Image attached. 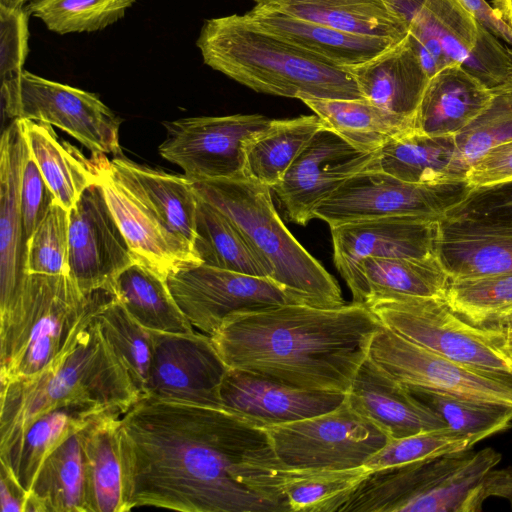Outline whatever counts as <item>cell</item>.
Listing matches in <instances>:
<instances>
[{
    "label": "cell",
    "mask_w": 512,
    "mask_h": 512,
    "mask_svg": "<svg viewBox=\"0 0 512 512\" xmlns=\"http://www.w3.org/2000/svg\"><path fill=\"white\" fill-rule=\"evenodd\" d=\"M369 168L415 184L465 181L455 137L431 136L412 130L388 141Z\"/></svg>",
    "instance_id": "f1b7e54d"
},
{
    "label": "cell",
    "mask_w": 512,
    "mask_h": 512,
    "mask_svg": "<svg viewBox=\"0 0 512 512\" xmlns=\"http://www.w3.org/2000/svg\"><path fill=\"white\" fill-rule=\"evenodd\" d=\"M383 326L449 360L512 377V358L499 346L500 330L472 326L444 298L398 297L367 305Z\"/></svg>",
    "instance_id": "ba28073f"
},
{
    "label": "cell",
    "mask_w": 512,
    "mask_h": 512,
    "mask_svg": "<svg viewBox=\"0 0 512 512\" xmlns=\"http://www.w3.org/2000/svg\"><path fill=\"white\" fill-rule=\"evenodd\" d=\"M323 122L352 146L379 151L388 141L415 130V119L388 112L366 99H303Z\"/></svg>",
    "instance_id": "1f68e13d"
},
{
    "label": "cell",
    "mask_w": 512,
    "mask_h": 512,
    "mask_svg": "<svg viewBox=\"0 0 512 512\" xmlns=\"http://www.w3.org/2000/svg\"><path fill=\"white\" fill-rule=\"evenodd\" d=\"M196 44L206 65L257 92L301 101L365 99L346 67L267 31L245 14L206 20Z\"/></svg>",
    "instance_id": "3957f363"
},
{
    "label": "cell",
    "mask_w": 512,
    "mask_h": 512,
    "mask_svg": "<svg viewBox=\"0 0 512 512\" xmlns=\"http://www.w3.org/2000/svg\"><path fill=\"white\" fill-rule=\"evenodd\" d=\"M28 12L25 7L0 8V79L19 81L28 53Z\"/></svg>",
    "instance_id": "7dc6e473"
},
{
    "label": "cell",
    "mask_w": 512,
    "mask_h": 512,
    "mask_svg": "<svg viewBox=\"0 0 512 512\" xmlns=\"http://www.w3.org/2000/svg\"><path fill=\"white\" fill-rule=\"evenodd\" d=\"M136 0H32L25 9L53 32H95L123 18Z\"/></svg>",
    "instance_id": "7bdbcfd3"
},
{
    "label": "cell",
    "mask_w": 512,
    "mask_h": 512,
    "mask_svg": "<svg viewBox=\"0 0 512 512\" xmlns=\"http://www.w3.org/2000/svg\"><path fill=\"white\" fill-rule=\"evenodd\" d=\"M94 319L144 396L155 331L138 323L115 295L100 307Z\"/></svg>",
    "instance_id": "b9f144b4"
},
{
    "label": "cell",
    "mask_w": 512,
    "mask_h": 512,
    "mask_svg": "<svg viewBox=\"0 0 512 512\" xmlns=\"http://www.w3.org/2000/svg\"><path fill=\"white\" fill-rule=\"evenodd\" d=\"M449 216L512 224V180L474 188Z\"/></svg>",
    "instance_id": "681fc988"
},
{
    "label": "cell",
    "mask_w": 512,
    "mask_h": 512,
    "mask_svg": "<svg viewBox=\"0 0 512 512\" xmlns=\"http://www.w3.org/2000/svg\"><path fill=\"white\" fill-rule=\"evenodd\" d=\"M79 432L62 443L43 462L29 490L25 512H88L85 463Z\"/></svg>",
    "instance_id": "8d00e7d4"
},
{
    "label": "cell",
    "mask_w": 512,
    "mask_h": 512,
    "mask_svg": "<svg viewBox=\"0 0 512 512\" xmlns=\"http://www.w3.org/2000/svg\"><path fill=\"white\" fill-rule=\"evenodd\" d=\"M466 181L473 188L512 180V138L488 149L469 167Z\"/></svg>",
    "instance_id": "f907efd6"
},
{
    "label": "cell",
    "mask_w": 512,
    "mask_h": 512,
    "mask_svg": "<svg viewBox=\"0 0 512 512\" xmlns=\"http://www.w3.org/2000/svg\"><path fill=\"white\" fill-rule=\"evenodd\" d=\"M20 121L29 152L55 200L70 211L81 194L98 182L96 161L60 141L52 125L30 119Z\"/></svg>",
    "instance_id": "f546056e"
},
{
    "label": "cell",
    "mask_w": 512,
    "mask_h": 512,
    "mask_svg": "<svg viewBox=\"0 0 512 512\" xmlns=\"http://www.w3.org/2000/svg\"><path fill=\"white\" fill-rule=\"evenodd\" d=\"M272 119L260 114L188 117L164 122L160 155L191 182L244 177V145Z\"/></svg>",
    "instance_id": "4fadbf2b"
},
{
    "label": "cell",
    "mask_w": 512,
    "mask_h": 512,
    "mask_svg": "<svg viewBox=\"0 0 512 512\" xmlns=\"http://www.w3.org/2000/svg\"><path fill=\"white\" fill-rule=\"evenodd\" d=\"M109 290L147 329L173 334L196 331L173 298L166 277L141 261L120 272Z\"/></svg>",
    "instance_id": "d6a6232c"
},
{
    "label": "cell",
    "mask_w": 512,
    "mask_h": 512,
    "mask_svg": "<svg viewBox=\"0 0 512 512\" xmlns=\"http://www.w3.org/2000/svg\"><path fill=\"white\" fill-rule=\"evenodd\" d=\"M475 19L494 36L512 47V30L498 17L486 0H461Z\"/></svg>",
    "instance_id": "f5cc1de1"
},
{
    "label": "cell",
    "mask_w": 512,
    "mask_h": 512,
    "mask_svg": "<svg viewBox=\"0 0 512 512\" xmlns=\"http://www.w3.org/2000/svg\"><path fill=\"white\" fill-rule=\"evenodd\" d=\"M20 201L23 229L28 242L55 201V197L31 156L28 146L22 169Z\"/></svg>",
    "instance_id": "c3c4849f"
},
{
    "label": "cell",
    "mask_w": 512,
    "mask_h": 512,
    "mask_svg": "<svg viewBox=\"0 0 512 512\" xmlns=\"http://www.w3.org/2000/svg\"><path fill=\"white\" fill-rule=\"evenodd\" d=\"M498 17L512 30V0H492Z\"/></svg>",
    "instance_id": "db71d44e"
},
{
    "label": "cell",
    "mask_w": 512,
    "mask_h": 512,
    "mask_svg": "<svg viewBox=\"0 0 512 512\" xmlns=\"http://www.w3.org/2000/svg\"><path fill=\"white\" fill-rule=\"evenodd\" d=\"M471 449L468 441L448 427L389 439L365 466L371 471L415 463L448 453Z\"/></svg>",
    "instance_id": "bcb514c9"
},
{
    "label": "cell",
    "mask_w": 512,
    "mask_h": 512,
    "mask_svg": "<svg viewBox=\"0 0 512 512\" xmlns=\"http://www.w3.org/2000/svg\"><path fill=\"white\" fill-rule=\"evenodd\" d=\"M120 413L104 414L80 430L88 512H125L129 504L120 440Z\"/></svg>",
    "instance_id": "83f0119b"
},
{
    "label": "cell",
    "mask_w": 512,
    "mask_h": 512,
    "mask_svg": "<svg viewBox=\"0 0 512 512\" xmlns=\"http://www.w3.org/2000/svg\"><path fill=\"white\" fill-rule=\"evenodd\" d=\"M382 323L364 304H282L228 316L211 340L228 368L346 393Z\"/></svg>",
    "instance_id": "7a4b0ae2"
},
{
    "label": "cell",
    "mask_w": 512,
    "mask_h": 512,
    "mask_svg": "<svg viewBox=\"0 0 512 512\" xmlns=\"http://www.w3.org/2000/svg\"><path fill=\"white\" fill-rule=\"evenodd\" d=\"M419 401L436 412L446 426L465 438L470 448L512 426V407L405 385Z\"/></svg>",
    "instance_id": "ab89813d"
},
{
    "label": "cell",
    "mask_w": 512,
    "mask_h": 512,
    "mask_svg": "<svg viewBox=\"0 0 512 512\" xmlns=\"http://www.w3.org/2000/svg\"><path fill=\"white\" fill-rule=\"evenodd\" d=\"M346 68L366 100L393 114L415 119L430 78L408 36L377 57Z\"/></svg>",
    "instance_id": "4316f807"
},
{
    "label": "cell",
    "mask_w": 512,
    "mask_h": 512,
    "mask_svg": "<svg viewBox=\"0 0 512 512\" xmlns=\"http://www.w3.org/2000/svg\"><path fill=\"white\" fill-rule=\"evenodd\" d=\"M112 412L119 413L96 404H72L53 409L37 418L20 445L0 460L11 466L29 492L40 467L54 450L94 419Z\"/></svg>",
    "instance_id": "836d02e7"
},
{
    "label": "cell",
    "mask_w": 512,
    "mask_h": 512,
    "mask_svg": "<svg viewBox=\"0 0 512 512\" xmlns=\"http://www.w3.org/2000/svg\"><path fill=\"white\" fill-rule=\"evenodd\" d=\"M192 250L199 264L268 278L261 260L238 227L199 196Z\"/></svg>",
    "instance_id": "74e56055"
},
{
    "label": "cell",
    "mask_w": 512,
    "mask_h": 512,
    "mask_svg": "<svg viewBox=\"0 0 512 512\" xmlns=\"http://www.w3.org/2000/svg\"><path fill=\"white\" fill-rule=\"evenodd\" d=\"M108 206L135 258L167 278L188 264H199L190 246L168 231L110 175L105 154L92 155Z\"/></svg>",
    "instance_id": "7402d4cb"
},
{
    "label": "cell",
    "mask_w": 512,
    "mask_h": 512,
    "mask_svg": "<svg viewBox=\"0 0 512 512\" xmlns=\"http://www.w3.org/2000/svg\"><path fill=\"white\" fill-rule=\"evenodd\" d=\"M26 150L21 121L13 119L0 144V315L17 301L28 274L20 201Z\"/></svg>",
    "instance_id": "ffe728a7"
},
{
    "label": "cell",
    "mask_w": 512,
    "mask_h": 512,
    "mask_svg": "<svg viewBox=\"0 0 512 512\" xmlns=\"http://www.w3.org/2000/svg\"><path fill=\"white\" fill-rule=\"evenodd\" d=\"M358 271L369 303L398 297L444 298L449 276L437 257H367Z\"/></svg>",
    "instance_id": "d590c367"
},
{
    "label": "cell",
    "mask_w": 512,
    "mask_h": 512,
    "mask_svg": "<svg viewBox=\"0 0 512 512\" xmlns=\"http://www.w3.org/2000/svg\"><path fill=\"white\" fill-rule=\"evenodd\" d=\"M0 458L41 415L72 404L125 413L142 396L127 367L92 318L77 343L40 372L0 382Z\"/></svg>",
    "instance_id": "277c9868"
},
{
    "label": "cell",
    "mask_w": 512,
    "mask_h": 512,
    "mask_svg": "<svg viewBox=\"0 0 512 512\" xmlns=\"http://www.w3.org/2000/svg\"><path fill=\"white\" fill-rule=\"evenodd\" d=\"M441 220L423 216H393L330 227L334 264L349 286L353 302L366 305L358 265L367 257H437Z\"/></svg>",
    "instance_id": "2e32d148"
},
{
    "label": "cell",
    "mask_w": 512,
    "mask_h": 512,
    "mask_svg": "<svg viewBox=\"0 0 512 512\" xmlns=\"http://www.w3.org/2000/svg\"><path fill=\"white\" fill-rule=\"evenodd\" d=\"M468 182L415 184L368 168L347 179L315 210L330 227L367 219L423 216L443 220L473 191Z\"/></svg>",
    "instance_id": "9c48e42d"
},
{
    "label": "cell",
    "mask_w": 512,
    "mask_h": 512,
    "mask_svg": "<svg viewBox=\"0 0 512 512\" xmlns=\"http://www.w3.org/2000/svg\"><path fill=\"white\" fill-rule=\"evenodd\" d=\"M444 300L472 326L502 330L512 323V272L450 279Z\"/></svg>",
    "instance_id": "f35d334b"
},
{
    "label": "cell",
    "mask_w": 512,
    "mask_h": 512,
    "mask_svg": "<svg viewBox=\"0 0 512 512\" xmlns=\"http://www.w3.org/2000/svg\"><path fill=\"white\" fill-rule=\"evenodd\" d=\"M257 4H273L276 0H254Z\"/></svg>",
    "instance_id": "6f0895ef"
},
{
    "label": "cell",
    "mask_w": 512,
    "mask_h": 512,
    "mask_svg": "<svg viewBox=\"0 0 512 512\" xmlns=\"http://www.w3.org/2000/svg\"><path fill=\"white\" fill-rule=\"evenodd\" d=\"M509 50L512 59V47ZM491 89L487 109L455 137L460 160L468 169L488 149L512 138V62L506 81Z\"/></svg>",
    "instance_id": "ee69618b"
},
{
    "label": "cell",
    "mask_w": 512,
    "mask_h": 512,
    "mask_svg": "<svg viewBox=\"0 0 512 512\" xmlns=\"http://www.w3.org/2000/svg\"><path fill=\"white\" fill-rule=\"evenodd\" d=\"M166 281L191 325L208 336H212L228 316L238 312L282 304L316 305L270 278L203 264L184 265L170 272Z\"/></svg>",
    "instance_id": "7c38bea8"
},
{
    "label": "cell",
    "mask_w": 512,
    "mask_h": 512,
    "mask_svg": "<svg viewBox=\"0 0 512 512\" xmlns=\"http://www.w3.org/2000/svg\"><path fill=\"white\" fill-rule=\"evenodd\" d=\"M107 169L168 231L192 249L198 196L189 179L121 157L108 160Z\"/></svg>",
    "instance_id": "cb8c5ba5"
},
{
    "label": "cell",
    "mask_w": 512,
    "mask_h": 512,
    "mask_svg": "<svg viewBox=\"0 0 512 512\" xmlns=\"http://www.w3.org/2000/svg\"><path fill=\"white\" fill-rule=\"evenodd\" d=\"M436 252L450 279L511 273L512 224L448 216Z\"/></svg>",
    "instance_id": "603a6c76"
},
{
    "label": "cell",
    "mask_w": 512,
    "mask_h": 512,
    "mask_svg": "<svg viewBox=\"0 0 512 512\" xmlns=\"http://www.w3.org/2000/svg\"><path fill=\"white\" fill-rule=\"evenodd\" d=\"M378 153L358 149L322 127L272 187L287 220L306 225L317 207L347 179L368 169Z\"/></svg>",
    "instance_id": "9a60e30c"
},
{
    "label": "cell",
    "mask_w": 512,
    "mask_h": 512,
    "mask_svg": "<svg viewBox=\"0 0 512 512\" xmlns=\"http://www.w3.org/2000/svg\"><path fill=\"white\" fill-rule=\"evenodd\" d=\"M242 232L268 278L318 306L344 305L335 278L295 239L276 212L272 189L245 177L192 182Z\"/></svg>",
    "instance_id": "52a82bcc"
},
{
    "label": "cell",
    "mask_w": 512,
    "mask_h": 512,
    "mask_svg": "<svg viewBox=\"0 0 512 512\" xmlns=\"http://www.w3.org/2000/svg\"><path fill=\"white\" fill-rule=\"evenodd\" d=\"M28 494L11 466L0 460V511L25 512Z\"/></svg>",
    "instance_id": "816d5d0a"
},
{
    "label": "cell",
    "mask_w": 512,
    "mask_h": 512,
    "mask_svg": "<svg viewBox=\"0 0 512 512\" xmlns=\"http://www.w3.org/2000/svg\"><path fill=\"white\" fill-rule=\"evenodd\" d=\"M346 402L391 439L447 427L436 412L417 400L369 354L346 392Z\"/></svg>",
    "instance_id": "44dd1931"
},
{
    "label": "cell",
    "mask_w": 512,
    "mask_h": 512,
    "mask_svg": "<svg viewBox=\"0 0 512 512\" xmlns=\"http://www.w3.org/2000/svg\"><path fill=\"white\" fill-rule=\"evenodd\" d=\"M224 408L260 427L317 416L337 409L346 393L307 390L228 368L220 388Z\"/></svg>",
    "instance_id": "d6986e66"
},
{
    "label": "cell",
    "mask_w": 512,
    "mask_h": 512,
    "mask_svg": "<svg viewBox=\"0 0 512 512\" xmlns=\"http://www.w3.org/2000/svg\"><path fill=\"white\" fill-rule=\"evenodd\" d=\"M114 294H84L69 275L27 274L21 294L0 315V382L34 375L67 353Z\"/></svg>",
    "instance_id": "8992f818"
},
{
    "label": "cell",
    "mask_w": 512,
    "mask_h": 512,
    "mask_svg": "<svg viewBox=\"0 0 512 512\" xmlns=\"http://www.w3.org/2000/svg\"><path fill=\"white\" fill-rule=\"evenodd\" d=\"M492 89L459 64L433 75L415 115V130L431 136L456 137L489 106Z\"/></svg>",
    "instance_id": "d4e9b609"
},
{
    "label": "cell",
    "mask_w": 512,
    "mask_h": 512,
    "mask_svg": "<svg viewBox=\"0 0 512 512\" xmlns=\"http://www.w3.org/2000/svg\"><path fill=\"white\" fill-rule=\"evenodd\" d=\"M227 370L210 336L155 331L144 396L223 407L220 388Z\"/></svg>",
    "instance_id": "e0dca14e"
},
{
    "label": "cell",
    "mask_w": 512,
    "mask_h": 512,
    "mask_svg": "<svg viewBox=\"0 0 512 512\" xmlns=\"http://www.w3.org/2000/svg\"><path fill=\"white\" fill-rule=\"evenodd\" d=\"M32 0H0V8L7 10H15L23 8L24 4Z\"/></svg>",
    "instance_id": "9f6ffc18"
},
{
    "label": "cell",
    "mask_w": 512,
    "mask_h": 512,
    "mask_svg": "<svg viewBox=\"0 0 512 512\" xmlns=\"http://www.w3.org/2000/svg\"><path fill=\"white\" fill-rule=\"evenodd\" d=\"M369 356L404 385L512 407V377L485 373L449 360L382 326Z\"/></svg>",
    "instance_id": "5bb4252c"
},
{
    "label": "cell",
    "mask_w": 512,
    "mask_h": 512,
    "mask_svg": "<svg viewBox=\"0 0 512 512\" xmlns=\"http://www.w3.org/2000/svg\"><path fill=\"white\" fill-rule=\"evenodd\" d=\"M3 118L30 119L56 126L92 155L121 152V119L99 97L24 70L15 91H0Z\"/></svg>",
    "instance_id": "8fae6325"
},
{
    "label": "cell",
    "mask_w": 512,
    "mask_h": 512,
    "mask_svg": "<svg viewBox=\"0 0 512 512\" xmlns=\"http://www.w3.org/2000/svg\"><path fill=\"white\" fill-rule=\"evenodd\" d=\"M245 15L267 31L340 67L365 63L399 44L298 18L271 4H257Z\"/></svg>",
    "instance_id": "484cf974"
},
{
    "label": "cell",
    "mask_w": 512,
    "mask_h": 512,
    "mask_svg": "<svg viewBox=\"0 0 512 512\" xmlns=\"http://www.w3.org/2000/svg\"><path fill=\"white\" fill-rule=\"evenodd\" d=\"M365 465L352 469H287L283 492L291 512H339L371 473Z\"/></svg>",
    "instance_id": "60d3db41"
},
{
    "label": "cell",
    "mask_w": 512,
    "mask_h": 512,
    "mask_svg": "<svg viewBox=\"0 0 512 512\" xmlns=\"http://www.w3.org/2000/svg\"><path fill=\"white\" fill-rule=\"evenodd\" d=\"M499 346L512 358V323L500 330Z\"/></svg>",
    "instance_id": "11a10c76"
},
{
    "label": "cell",
    "mask_w": 512,
    "mask_h": 512,
    "mask_svg": "<svg viewBox=\"0 0 512 512\" xmlns=\"http://www.w3.org/2000/svg\"><path fill=\"white\" fill-rule=\"evenodd\" d=\"M322 127L324 124L316 114L271 120L245 142L244 177L272 189Z\"/></svg>",
    "instance_id": "e575fe53"
},
{
    "label": "cell",
    "mask_w": 512,
    "mask_h": 512,
    "mask_svg": "<svg viewBox=\"0 0 512 512\" xmlns=\"http://www.w3.org/2000/svg\"><path fill=\"white\" fill-rule=\"evenodd\" d=\"M69 211L56 200L27 242L28 274L68 275Z\"/></svg>",
    "instance_id": "f6af8a7d"
},
{
    "label": "cell",
    "mask_w": 512,
    "mask_h": 512,
    "mask_svg": "<svg viewBox=\"0 0 512 512\" xmlns=\"http://www.w3.org/2000/svg\"><path fill=\"white\" fill-rule=\"evenodd\" d=\"M120 440L131 509L291 512L268 433L224 407L143 396Z\"/></svg>",
    "instance_id": "6da1fadb"
},
{
    "label": "cell",
    "mask_w": 512,
    "mask_h": 512,
    "mask_svg": "<svg viewBox=\"0 0 512 512\" xmlns=\"http://www.w3.org/2000/svg\"><path fill=\"white\" fill-rule=\"evenodd\" d=\"M281 11L347 33L400 43L409 34L406 21L386 0H276Z\"/></svg>",
    "instance_id": "4dcf8cb0"
},
{
    "label": "cell",
    "mask_w": 512,
    "mask_h": 512,
    "mask_svg": "<svg viewBox=\"0 0 512 512\" xmlns=\"http://www.w3.org/2000/svg\"><path fill=\"white\" fill-rule=\"evenodd\" d=\"M287 469H352L389 441L376 424L345 402L337 409L278 425L263 427Z\"/></svg>",
    "instance_id": "30bf717a"
},
{
    "label": "cell",
    "mask_w": 512,
    "mask_h": 512,
    "mask_svg": "<svg viewBox=\"0 0 512 512\" xmlns=\"http://www.w3.org/2000/svg\"><path fill=\"white\" fill-rule=\"evenodd\" d=\"M491 447L372 471L339 512H479L491 497L503 498L507 468Z\"/></svg>",
    "instance_id": "5b68a950"
},
{
    "label": "cell",
    "mask_w": 512,
    "mask_h": 512,
    "mask_svg": "<svg viewBox=\"0 0 512 512\" xmlns=\"http://www.w3.org/2000/svg\"><path fill=\"white\" fill-rule=\"evenodd\" d=\"M135 258L99 182L89 186L69 211V273L88 295L109 290Z\"/></svg>",
    "instance_id": "ac0fdd59"
}]
</instances>
